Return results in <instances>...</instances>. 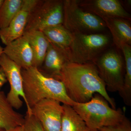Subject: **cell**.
I'll list each match as a JSON object with an SVG mask.
<instances>
[{
  "mask_svg": "<svg viewBox=\"0 0 131 131\" xmlns=\"http://www.w3.org/2000/svg\"><path fill=\"white\" fill-rule=\"evenodd\" d=\"M24 122L25 117L15 110L4 92L0 91V129L10 130L23 125Z\"/></svg>",
  "mask_w": 131,
  "mask_h": 131,
  "instance_id": "15",
  "label": "cell"
},
{
  "mask_svg": "<svg viewBox=\"0 0 131 131\" xmlns=\"http://www.w3.org/2000/svg\"><path fill=\"white\" fill-rule=\"evenodd\" d=\"M8 131H24L23 125L16 127L15 128Z\"/></svg>",
  "mask_w": 131,
  "mask_h": 131,
  "instance_id": "24",
  "label": "cell"
},
{
  "mask_svg": "<svg viewBox=\"0 0 131 131\" xmlns=\"http://www.w3.org/2000/svg\"><path fill=\"white\" fill-rule=\"evenodd\" d=\"M62 82L71 100L77 103L89 101L95 93L100 94L114 109L116 104L108 94L106 85L93 63H78L68 62L58 78Z\"/></svg>",
  "mask_w": 131,
  "mask_h": 131,
  "instance_id": "1",
  "label": "cell"
},
{
  "mask_svg": "<svg viewBox=\"0 0 131 131\" xmlns=\"http://www.w3.org/2000/svg\"><path fill=\"white\" fill-rule=\"evenodd\" d=\"M61 102L52 99L42 100L32 108V112L45 131H61L63 108Z\"/></svg>",
  "mask_w": 131,
  "mask_h": 131,
  "instance_id": "9",
  "label": "cell"
},
{
  "mask_svg": "<svg viewBox=\"0 0 131 131\" xmlns=\"http://www.w3.org/2000/svg\"><path fill=\"white\" fill-rule=\"evenodd\" d=\"M108 104L103 96L95 93L89 101L75 103L72 107L90 131H98L103 127L119 124L125 116L121 109H114Z\"/></svg>",
  "mask_w": 131,
  "mask_h": 131,
  "instance_id": "3",
  "label": "cell"
},
{
  "mask_svg": "<svg viewBox=\"0 0 131 131\" xmlns=\"http://www.w3.org/2000/svg\"><path fill=\"white\" fill-rule=\"evenodd\" d=\"M63 2V25L73 33L100 31L106 27L100 17L80 7L77 0H64Z\"/></svg>",
  "mask_w": 131,
  "mask_h": 131,
  "instance_id": "5",
  "label": "cell"
},
{
  "mask_svg": "<svg viewBox=\"0 0 131 131\" xmlns=\"http://www.w3.org/2000/svg\"><path fill=\"white\" fill-rule=\"evenodd\" d=\"M99 75L110 92L122 90L124 85V66L122 57L116 51L106 52L94 62Z\"/></svg>",
  "mask_w": 131,
  "mask_h": 131,
  "instance_id": "7",
  "label": "cell"
},
{
  "mask_svg": "<svg viewBox=\"0 0 131 131\" xmlns=\"http://www.w3.org/2000/svg\"><path fill=\"white\" fill-rule=\"evenodd\" d=\"M122 50L125 61V72L124 85L122 90L119 92L124 103L127 105H131V47L130 45H123Z\"/></svg>",
  "mask_w": 131,
  "mask_h": 131,
  "instance_id": "19",
  "label": "cell"
},
{
  "mask_svg": "<svg viewBox=\"0 0 131 131\" xmlns=\"http://www.w3.org/2000/svg\"><path fill=\"white\" fill-rule=\"evenodd\" d=\"M63 2L62 0H39L31 10L25 29L42 31L45 28L63 24Z\"/></svg>",
  "mask_w": 131,
  "mask_h": 131,
  "instance_id": "6",
  "label": "cell"
},
{
  "mask_svg": "<svg viewBox=\"0 0 131 131\" xmlns=\"http://www.w3.org/2000/svg\"><path fill=\"white\" fill-rule=\"evenodd\" d=\"M23 0H4L0 8V29L8 26L21 9Z\"/></svg>",
  "mask_w": 131,
  "mask_h": 131,
  "instance_id": "20",
  "label": "cell"
},
{
  "mask_svg": "<svg viewBox=\"0 0 131 131\" xmlns=\"http://www.w3.org/2000/svg\"><path fill=\"white\" fill-rule=\"evenodd\" d=\"M23 35L28 40L32 50V66L39 69L43 62L50 42L41 31H27Z\"/></svg>",
  "mask_w": 131,
  "mask_h": 131,
  "instance_id": "16",
  "label": "cell"
},
{
  "mask_svg": "<svg viewBox=\"0 0 131 131\" xmlns=\"http://www.w3.org/2000/svg\"><path fill=\"white\" fill-rule=\"evenodd\" d=\"M0 67L5 73L7 81L10 85V90L7 98L9 103L15 109H20L23 106V102L26 105L21 75V69L3 53L0 60Z\"/></svg>",
  "mask_w": 131,
  "mask_h": 131,
  "instance_id": "8",
  "label": "cell"
},
{
  "mask_svg": "<svg viewBox=\"0 0 131 131\" xmlns=\"http://www.w3.org/2000/svg\"><path fill=\"white\" fill-rule=\"evenodd\" d=\"M1 88H0V90H1Z\"/></svg>",
  "mask_w": 131,
  "mask_h": 131,
  "instance_id": "28",
  "label": "cell"
},
{
  "mask_svg": "<svg viewBox=\"0 0 131 131\" xmlns=\"http://www.w3.org/2000/svg\"><path fill=\"white\" fill-rule=\"evenodd\" d=\"M0 131H6L5 130H4V129H0Z\"/></svg>",
  "mask_w": 131,
  "mask_h": 131,
  "instance_id": "27",
  "label": "cell"
},
{
  "mask_svg": "<svg viewBox=\"0 0 131 131\" xmlns=\"http://www.w3.org/2000/svg\"><path fill=\"white\" fill-rule=\"evenodd\" d=\"M81 8L100 18H120L130 19L131 15L118 0L78 1Z\"/></svg>",
  "mask_w": 131,
  "mask_h": 131,
  "instance_id": "10",
  "label": "cell"
},
{
  "mask_svg": "<svg viewBox=\"0 0 131 131\" xmlns=\"http://www.w3.org/2000/svg\"><path fill=\"white\" fill-rule=\"evenodd\" d=\"M69 62L68 52L50 42L42 66L38 69L45 75L58 80L64 66Z\"/></svg>",
  "mask_w": 131,
  "mask_h": 131,
  "instance_id": "13",
  "label": "cell"
},
{
  "mask_svg": "<svg viewBox=\"0 0 131 131\" xmlns=\"http://www.w3.org/2000/svg\"><path fill=\"white\" fill-rule=\"evenodd\" d=\"M7 81L6 77L2 68L0 67V88Z\"/></svg>",
  "mask_w": 131,
  "mask_h": 131,
  "instance_id": "23",
  "label": "cell"
},
{
  "mask_svg": "<svg viewBox=\"0 0 131 131\" xmlns=\"http://www.w3.org/2000/svg\"><path fill=\"white\" fill-rule=\"evenodd\" d=\"M3 53L22 69L32 66V50L28 40L23 35L6 45Z\"/></svg>",
  "mask_w": 131,
  "mask_h": 131,
  "instance_id": "12",
  "label": "cell"
},
{
  "mask_svg": "<svg viewBox=\"0 0 131 131\" xmlns=\"http://www.w3.org/2000/svg\"><path fill=\"white\" fill-rule=\"evenodd\" d=\"M21 73L27 113L32 114V108L44 99L55 100L71 106L75 103L68 96L64 85L59 80L45 75L34 66L21 69Z\"/></svg>",
  "mask_w": 131,
  "mask_h": 131,
  "instance_id": "2",
  "label": "cell"
},
{
  "mask_svg": "<svg viewBox=\"0 0 131 131\" xmlns=\"http://www.w3.org/2000/svg\"><path fill=\"white\" fill-rule=\"evenodd\" d=\"M98 131H131V123L130 120L125 116L119 124L114 125L103 127Z\"/></svg>",
  "mask_w": 131,
  "mask_h": 131,
  "instance_id": "22",
  "label": "cell"
},
{
  "mask_svg": "<svg viewBox=\"0 0 131 131\" xmlns=\"http://www.w3.org/2000/svg\"><path fill=\"white\" fill-rule=\"evenodd\" d=\"M73 34V41L68 50L71 62L94 63L110 41L108 37L102 34Z\"/></svg>",
  "mask_w": 131,
  "mask_h": 131,
  "instance_id": "4",
  "label": "cell"
},
{
  "mask_svg": "<svg viewBox=\"0 0 131 131\" xmlns=\"http://www.w3.org/2000/svg\"><path fill=\"white\" fill-rule=\"evenodd\" d=\"M3 49H4V48H3V47L0 45V60H1L2 56V54L3 53Z\"/></svg>",
  "mask_w": 131,
  "mask_h": 131,
  "instance_id": "25",
  "label": "cell"
},
{
  "mask_svg": "<svg viewBox=\"0 0 131 131\" xmlns=\"http://www.w3.org/2000/svg\"><path fill=\"white\" fill-rule=\"evenodd\" d=\"M3 1H4V0H0V8H1V6Z\"/></svg>",
  "mask_w": 131,
  "mask_h": 131,
  "instance_id": "26",
  "label": "cell"
},
{
  "mask_svg": "<svg viewBox=\"0 0 131 131\" xmlns=\"http://www.w3.org/2000/svg\"><path fill=\"white\" fill-rule=\"evenodd\" d=\"M39 0H23L21 9L6 28L0 29V38L5 45L23 36L30 13Z\"/></svg>",
  "mask_w": 131,
  "mask_h": 131,
  "instance_id": "11",
  "label": "cell"
},
{
  "mask_svg": "<svg viewBox=\"0 0 131 131\" xmlns=\"http://www.w3.org/2000/svg\"><path fill=\"white\" fill-rule=\"evenodd\" d=\"M41 31L50 43L68 52L73 41V34L63 24L50 27Z\"/></svg>",
  "mask_w": 131,
  "mask_h": 131,
  "instance_id": "17",
  "label": "cell"
},
{
  "mask_svg": "<svg viewBox=\"0 0 131 131\" xmlns=\"http://www.w3.org/2000/svg\"><path fill=\"white\" fill-rule=\"evenodd\" d=\"M111 33L114 42L118 48L131 44V26L128 20L120 18H102Z\"/></svg>",
  "mask_w": 131,
  "mask_h": 131,
  "instance_id": "14",
  "label": "cell"
},
{
  "mask_svg": "<svg viewBox=\"0 0 131 131\" xmlns=\"http://www.w3.org/2000/svg\"><path fill=\"white\" fill-rule=\"evenodd\" d=\"M23 127L24 131H45L40 122L32 114L26 113Z\"/></svg>",
  "mask_w": 131,
  "mask_h": 131,
  "instance_id": "21",
  "label": "cell"
},
{
  "mask_svg": "<svg viewBox=\"0 0 131 131\" xmlns=\"http://www.w3.org/2000/svg\"><path fill=\"white\" fill-rule=\"evenodd\" d=\"M61 131H90L86 124L73 107L63 104Z\"/></svg>",
  "mask_w": 131,
  "mask_h": 131,
  "instance_id": "18",
  "label": "cell"
}]
</instances>
